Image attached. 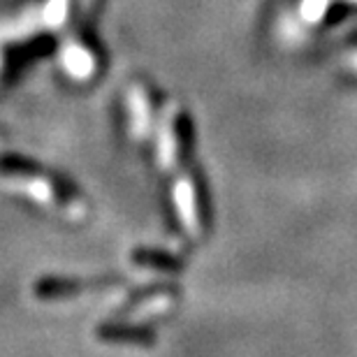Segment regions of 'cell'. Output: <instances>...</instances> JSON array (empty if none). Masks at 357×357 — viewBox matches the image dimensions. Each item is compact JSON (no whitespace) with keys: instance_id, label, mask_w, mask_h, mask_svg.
Here are the masks:
<instances>
[{"instance_id":"6da1fadb","label":"cell","mask_w":357,"mask_h":357,"mask_svg":"<svg viewBox=\"0 0 357 357\" xmlns=\"http://www.w3.org/2000/svg\"><path fill=\"white\" fill-rule=\"evenodd\" d=\"M174 197V209L178 213V220L185 227L188 234H199V206H197V195H195V185L188 176H181L174 183L172 190Z\"/></svg>"},{"instance_id":"7a4b0ae2","label":"cell","mask_w":357,"mask_h":357,"mask_svg":"<svg viewBox=\"0 0 357 357\" xmlns=\"http://www.w3.org/2000/svg\"><path fill=\"white\" fill-rule=\"evenodd\" d=\"M169 306H172V299L169 297H165V295L153 297V299H149V302H142V304L135 306V309L130 311V316H128V320H130V323H139V320L155 316L153 311L162 313V311H167Z\"/></svg>"}]
</instances>
